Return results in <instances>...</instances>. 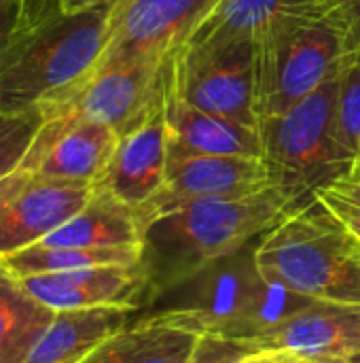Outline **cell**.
I'll use <instances>...</instances> for the list:
<instances>
[{
	"instance_id": "6da1fadb",
	"label": "cell",
	"mask_w": 360,
	"mask_h": 363,
	"mask_svg": "<svg viewBox=\"0 0 360 363\" xmlns=\"http://www.w3.org/2000/svg\"><path fill=\"white\" fill-rule=\"evenodd\" d=\"M299 204L289 191L272 185L248 196L202 198L142 215V304L257 240Z\"/></svg>"
},
{
	"instance_id": "7a4b0ae2",
	"label": "cell",
	"mask_w": 360,
	"mask_h": 363,
	"mask_svg": "<svg viewBox=\"0 0 360 363\" xmlns=\"http://www.w3.org/2000/svg\"><path fill=\"white\" fill-rule=\"evenodd\" d=\"M110 9L70 13L59 4L21 30L0 55V113L30 115L68 100L100 62Z\"/></svg>"
},
{
	"instance_id": "3957f363",
	"label": "cell",
	"mask_w": 360,
	"mask_h": 363,
	"mask_svg": "<svg viewBox=\"0 0 360 363\" xmlns=\"http://www.w3.org/2000/svg\"><path fill=\"white\" fill-rule=\"evenodd\" d=\"M259 272L312 300L360 304V245L312 196L257 240Z\"/></svg>"
},
{
	"instance_id": "277c9868",
	"label": "cell",
	"mask_w": 360,
	"mask_h": 363,
	"mask_svg": "<svg viewBox=\"0 0 360 363\" xmlns=\"http://www.w3.org/2000/svg\"><path fill=\"white\" fill-rule=\"evenodd\" d=\"M252 55L261 125L339 77L352 55L346 0L325 17L293 23L252 40Z\"/></svg>"
},
{
	"instance_id": "5b68a950",
	"label": "cell",
	"mask_w": 360,
	"mask_h": 363,
	"mask_svg": "<svg viewBox=\"0 0 360 363\" xmlns=\"http://www.w3.org/2000/svg\"><path fill=\"white\" fill-rule=\"evenodd\" d=\"M335 96L337 79L259 125L274 185L299 202L337 181L354 157L337 138Z\"/></svg>"
},
{
	"instance_id": "8992f818",
	"label": "cell",
	"mask_w": 360,
	"mask_h": 363,
	"mask_svg": "<svg viewBox=\"0 0 360 363\" xmlns=\"http://www.w3.org/2000/svg\"><path fill=\"white\" fill-rule=\"evenodd\" d=\"M257 240L157 294L140 321L227 338L263 281L255 259Z\"/></svg>"
},
{
	"instance_id": "52a82bcc",
	"label": "cell",
	"mask_w": 360,
	"mask_h": 363,
	"mask_svg": "<svg viewBox=\"0 0 360 363\" xmlns=\"http://www.w3.org/2000/svg\"><path fill=\"white\" fill-rule=\"evenodd\" d=\"M166 77L189 104L259 132L250 40L176 49L168 60Z\"/></svg>"
},
{
	"instance_id": "ba28073f",
	"label": "cell",
	"mask_w": 360,
	"mask_h": 363,
	"mask_svg": "<svg viewBox=\"0 0 360 363\" xmlns=\"http://www.w3.org/2000/svg\"><path fill=\"white\" fill-rule=\"evenodd\" d=\"M170 57H140L100 66L68 100L36 113L72 108L81 117L104 123L123 136L163 102Z\"/></svg>"
},
{
	"instance_id": "9c48e42d",
	"label": "cell",
	"mask_w": 360,
	"mask_h": 363,
	"mask_svg": "<svg viewBox=\"0 0 360 363\" xmlns=\"http://www.w3.org/2000/svg\"><path fill=\"white\" fill-rule=\"evenodd\" d=\"M40 123L21 160L34 177L98 183L119 145V134L72 108L38 113Z\"/></svg>"
},
{
	"instance_id": "30bf717a",
	"label": "cell",
	"mask_w": 360,
	"mask_h": 363,
	"mask_svg": "<svg viewBox=\"0 0 360 363\" xmlns=\"http://www.w3.org/2000/svg\"><path fill=\"white\" fill-rule=\"evenodd\" d=\"M219 0H112L106 45L95 68L170 57Z\"/></svg>"
},
{
	"instance_id": "8fae6325",
	"label": "cell",
	"mask_w": 360,
	"mask_h": 363,
	"mask_svg": "<svg viewBox=\"0 0 360 363\" xmlns=\"http://www.w3.org/2000/svg\"><path fill=\"white\" fill-rule=\"evenodd\" d=\"M272 185L274 177L263 157L197 153L170 140L166 185L140 215L202 198L248 196Z\"/></svg>"
},
{
	"instance_id": "7c38bea8",
	"label": "cell",
	"mask_w": 360,
	"mask_h": 363,
	"mask_svg": "<svg viewBox=\"0 0 360 363\" xmlns=\"http://www.w3.org/2000/svg\"><path fill=\"white\" fill-rule=\"evenodd\" d=\"M248 345L257 351L295 353L320 363H360V304L316 300Z\"/></svg>"
},
{
	"instance_id": "4fadbf2b",
	"label": "cell",
	"mask_w": 360,
	"mask_h": 363,
	"mask_svg": "<svg viewBox=\"0 0 360 363\" xmlns=\"http://www.w3.org/2000/svg\"><path fill=\"white\" fill-rule=\"evenodd\" d=\"M168 145L170 136L161 102L119 138V145L95 187L136 211L146 208L166 185Z\"/></svg>"
},
{
	"instance_id": "5bb4252c",
	"label": "cell",
	"mask_w": 360,
	"mask_h": 363,
	"mask_svg": "<svg viewBox=\"0 0 360 363\" xmlns=\"http://www.w3.org/2000/svg\"><path fill=\"white\" fill-rule=\"evenodd\" d=\"M95 194L93 183L30 177L0 213V259L42 242Z\"/></svg>"
},
{
	"instance_id": "9a60e30c",
	"label": "cell",
	"mask_w": 360,
	"mask_h": 363,
	"mask_svg": "<svg viewBox=\"0 0 360 363\" xmlns=\"http://www.w3.org/2000/svg\"><path fill=\"white\" fill-rule=\"evenodd\" d=\"M21 283L34 300L53 313L98 306H123L136 311L144 300L140 264L32 274L21 277Z\"/></svg>"
},
{
	"instance_id": "2e32d148",
	"label": "cell",
	"mask_w": 360,
	"mask_h": 363,
	"mask_svg": "<svg viewBox=\"0 0 360 363\" xmlns=\"http://www.w3.org/2000/svg\"><path fill=\"white\" fill-rule=\"evenodd\" d=\"M342 0H219L180 49L229 40H257L293 23L329 15Z\"/></svg>"
},
{
	"instance_id": "e0dca14e",
	"label": "cell",
	"mask_w": 360,
	"mask_h": 363,
	"mask_svg": "<svg viewBox=\"0 0 360 363\" xmlns=\"http://www.w3.org/2000/svg\"><path fill=\"white\" fill-rule=\"evenodd\" d=\"M163 115L170 140L185 149L214 155L263 157L261 134L257 130L189 104L172 87L168 77L163 79Z\"/></svg>"
},
{
	"instance_id": "ac0fdd59",
	"label": "cell",
	"mask_w": 360,
	"mask_h": 363,
	"mask_svg": "<svg viewBox=\"0 0 360 363\" xmlns=\"http://www.w3.org/2000/svg\"><path fill=\"white\" fill-rule=\"evenodd\" d=\"M132 313L123 306L55 313L23 363H83L129 325Z\"/></svg>"
},
{
	"instance_id": "d6986e66",
	"label": "cell",
	"mask_w": 360,
	"mask_h": 363,
	"mask_svg": "<svg viewBox=\"0 0 360 363\" xmlns=\"http://www.w3.org/2000/svg\"><path fill=\"white\" fill-rule=\"evenodd\" d=\"M144 221L140 211L119 202L110 194L95 187L93 198L62 228L49 234L42 247H138L142 245Z\"/></svg>"
},
{
	"instance_id": "ffe728a7",
	"label": "cell",
	"mask_w": 360,
	"mask_h": 363,
	"mask_svg": "<svg viewBox=\"0 0 360 363\" xmlns=\"http://www.w3.org/2000/svg\"><path fill=\"white\" fill-rule=\"evenodd\" d=\"M53 317L0 262V363H23Z\"/></svg>"
},
{
	"instance_id": "44dd1931",
	"label": "cell",
	"mask_w": 360,
	"mask_h": 363,
	"mask_svg": "<svg viewBox=\"0 0 360 363\" xmlns=\"http://www.w3.org/2000/svg\"><path fill=\"white\" fill-rule=\"evenodd\" d=\"M15 277H32L47 272H66L95 266H134L140 262L138 247H106V249H81V247H42L34 245L19 253L0 259Z\"/></svg>"
},
{
	"instance_id": "7402d4cb",
	"label": "cell",
	"mask_w": 360,
	"mask_h": 363,
	"mask_svg": "<svg viewBox=\"0 0 360 363\" xmlns=\"http://www.w3.org/2000/svg\"><path fill=\"white\" fill-rule=\"evenodd\" d=\"M117 340V363H187L199 342V334L136 321L119 332Z\"/></svg>"
},
{
	"instance_id": "603a6c76",
	"label": "cell",
	"mask_w": 360,
	"mask_h": 363,
	"mask_svg": "<svg viewBox=\"0 0 360 363\" xmlns=\"http://www.w3.org/2000/svg\"><path fill=\"white\" fill-rule=\"evenodd\" d=\"M314 302L316 300H312L278 281H269L263 277L248 313L231 328L227 338L250 342L259 336L269 334L272 330L280 328L282 323L291 321L295 315H299Z\"/></svg>"
},
{
	"instance_id": "cb8c5ba5",
	"label": "cell",
	"mask_w": 360,
	"mask_h": 363,
	"mask_svg": "<svg viewBox=\"0 0 360 363\" xmlns=\"http://www.w3.org/2000/svg\"><path fill=\"white\" fill-rule=\"evenodd\" d=\"M38 123H40L38 113H30V115L0 113V213L32 177L28 170L21 168V160L30 147V140Z\"/></svg>"
},
{
	"instance_id": "d4e9b609",
	"label": "cell",
	"mask_w": 360,
	"mask_h": 363,
	"mask_svg": "<svg viewBox=\"0 0 360 363\" xmlns=\"http://www.w3.org/2000/svg\"><path fill=\"white\" fill-rule=\"evenodd\" d=\"M335 130L339 143L354 155L360 145V55L354 51L337 77Z\"/></svg>"
},
{
	"instance_id": "484cf974",
	"label": "cell",
	"mask_w": 360,
	"mask_h": 363,
	"mask_svg": "<svg viewBox=\"0 0 360 363\" xmlns=\"http://www.w3.org/2000/svg\"><path fill=\"white\" fill-rule=\"evenodd\" d=\"M255 353L259 351L244 340L204 334L187 363H242Z\"/></svg>"
},
{
	"instance_id": "4316f807",
	"label": "cell",
	"mask_w": 360,
	"mask_h": 363,
	"mask_svg": "<svg viewBox=\"0 0 360 363\" xmlns=\"http://www.w3.org/2000/svg\"><path fill=\"white\" fill-rule=\"evenodd\" d=\"M314 198L342 223V228L360 245V202L337 191L331 185H325L314 191Z\"/></svg>"
},
{
	"instance_id": "83f0119b",
	"label": "cell",
	"mask_w": 360,
	"mask_h": 363,
	"mask_svg": "<svg viewBox=\"0 0 360 363\" xmlns=\"http://www.w3.org/2000/svg\"><path fill=\"white\" fill-rule=\"evenodd\" d=\"M21 32V4L15 0L0 2V55Z\"/></svg>"
},
{
	"instance_id": "f1b7e54d",
	"label": "cell",
	"mask_w": 360,
	"mask_h": 363,
	"mask_svg": "<svg viewBox=\"0 0 360 363\" xmlns=\"http://www.w3.org/2000/svg\"><path fill=\"white\" fill-rule=\"evenodd\" d=\"M331 187H335L337 191H342V194H346V196L360 202V145L352 162H350V166H348V170L337 181H333Z\"/></svg>"
},
{
	"instance_id": "f546056e",
	"label": "cell",
	"mask_w": 360,
	"mask_h": 363,
	"mask_svg": "<svg viewBox=\"0 0 360 363\" xmlns=\"http://www.w3.org/2000/svg\"><path fill=\"white\" fill-rule=\"evenodd\" d=\"M21 30L40 21L49 11L59 6V0H21Z\"/></svg>"
},
{
	"instance_id": "4dcf8cb0",
	"label": "cell",
	"mask_w": 360,
	"mask_h": 363,
	"mask_svg": "<svg viewBox=\"0 0 360 363\" xmlns=\"http://www.w3.org/2000/svg\"><path fill=\"white\" fill-rule=\"evenodd\" d=\"M117 359H119V340H117V336H112L106 345H102L83 363H117Z\"/></svg>"
},
{
	"instance_id": "1f68e13d",
	"label": "cell",
	"mask_w": 360,
	"mask_h": 363,
	"mask_svg": "<svg viewBox=\"0 0 360 363\" xmlns=\"http://www.w3.org/2000/svg\"><path fill=\"white\" fill-rule=\"evenodd\" d=\"M346 11H348L350 26H352L354 51L360 55V0H346Z\"/></svg>"
},
{
	"instance_id": "d6a6232c",
	"label": "cell",
	"mask_w": 360,
	"mask_h": 363,
	"mask_svg": "<svg viewBox=\"0 0 360 363\" xmlns=\"http://www.w3.org/2000/svg\"><path fill=\"white\" fill-rule=\"evenodd\" d=\"M62 2V9L64 11H85V9H91V6H100V4H108L112 0H59Z\"/></svg>"
},
{
	"instance_id": "836d02e7",
	"label": "cell",
	"mask_w": 360,
	"mask_h": 363,
	"mask_svg": "<svg viewBox=\"0 0 360 363\" xmlns=\"http://www.w3.org/2000/svg\"><path fill=\"white\" fill-rule=\"evenodd\" d=\"M278 362V353H269V351H259L250 357H246L242 363H276Z\"/></svg>"
},
{
	"instance_id": "e575fe53",
	"label": "cell",
	"mask_w": 360,
	"mask_h": 363,
	"mask_svg": "<svg viewBox=\"0 0 360 363\" xmlns=\"http://www.w3.org/2000/svg\"><path fill=\"white\" fill-rule=\"evenodd\" d=\"M276 363H320V362H314V359H308V357H301V355H295V353H278V362Z\"/></svg>"
},
{
	"instance_id": "d590c367",
	"label": "cell",
	"mask_w": 360,
	"mask_h": 363,
	"mask_svg": "<svg viewBox=\"0 0 360 363\" xmlns=\"http://www.w3.org/2000/svg\"><path fill=\"white\" fill-rule=\"evenodd\" d=\"M0 2H8V0H0ZM15 2H21V0H15Z\"/></svg>"
}]
</instances>
